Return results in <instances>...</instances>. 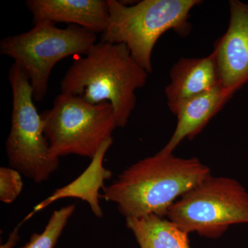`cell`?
I'll list each match as a JSON object with an SVG mask.
<instances>
[{
	"mask_svg": "<svg viewBox=\"0 0 248 248\" xmlns=\"http://www.w3.org/2000/svg\"><path fill=\"white\" fill-rule=\"evenodd\" d=\"M166 218L187 234L217 239L233 225L248 224V192L235 179L211 174L178 199Z\"/></svg>",
	"mask_w": 248,
	"mask_h": 248,
	"instance_id": "5",
	"label": "cell"
},
{
	"mask_svg": "<svg viewBox=\"0 0 248 248\" xmlns=\"http://www.w3.org/2000/svg\"><path fill=\"white\" fill-rule=\"evenodd\" d=\"M148 74L126 46L99 41L68 68L61 93L91 104L110 103L117 127L124 128L136 107L135 91L146 85Z\"/></svg>",
	"mask_w": 248,
	"mask_h": 248,
	"instance_id": "2",
	"label": "cell"
},
{
	"mask_svg": "<svg viewBox=\"0 0 248 248\" xmlns=\"http://www.w3.org/2000/svg\"><path fill=\"white\" fill-rule=\"evenodd\" d=\"M41 115L50 153L59 159L76 155L92 159L117 128L110 103L91 104L62 93Z\"/></svg>",
	"mask_w": 248,
	"mask_h": 248,
	"instance_id": "6",
	"label": "cell"
},
{
	"mask_svg": "<svg viewBox=\"0 0 248 248\" xmlns=\"http://www.w3.org/2000/svg\"><path fill=\"white\" fill-rule=\"evenodd\" d=\"M33 23H67L102 35L109 20L107 0H27Z\"/></svg>",
	"mask_w": 248,
	"mask_h": 248,
	"instance_id": "9",
	"label": "cell"
},
{
	"mask_svg": "<svg viewBox=\"0 0 248 248\" xmlns=\"http://www.w3.org/2000/svg\"><path fill=\"white\" fill-rule=\"evenodd\" d=\"M9 79L13 96L11 128L6 141L10 166L35 183L46 182L58 170L60 159L50 153L27 74L14 63Z\"/></svg>",
	"mask_w": 248,
	"mask_h": 248,
	"instance_id": "7",
	"label": "cell"
},
{
	"mask_svg": "<svg viewBox=\"0 0 248 248\" xmlns=\"http://www.w3.org/2000/svg\"><path fill=\"white\" fill-rule=\"evenodd\" d=\"M109 20L101 35L102 42L123 44L139 64L153 72L152 55L156 42L173 31L180 37L189 35L190 11L200 0H142L131 6L107 0Z\"/></svg>",
	"mask_w": 248,
	"mask_h": 248,
	"instance_id": "3",
	"label": "cell"
},
{
	"mask_svg": "<svg viewBox=\"0 0 248 248\" xmlns=\"http://www.w3.org/2000/svg\"><path fill=\"white\" fill-rule=\"evenodd\" d=\"M23 188L21 174L12 168L0 169V200L11 203L20 195Z\"/></svg>",
	"mask_w": 248,
	"mask_h": 248,
	"instance_id": "15",
	"label": "cell"
},
{
	"mask_svg": "<svg viewBox=\"0 0 248 248\" xmlns=\"http://www.w3.org/2000/svg\"><path fill=\"white\" fill-rule=\"evenodd\" d=\"M170 78L165 93L172 112L181 102L221 84L213 52L205 58L179 59L171 68Z\"/></svg>",
	"mask_w": 248,
	"mask_h": 248,
	"instance_id": "11",
	"label": "cell"
},
{
	"mask_svg": "<svg viewBox=\"0 0 248 248\" xmlns=\"http://www.w3.org/2000/svg\"><path fill=\"white\" fill-rule=\"evenodd\" d=\"M233 95L219 84L181 102L172 112L177 116V126L169 141L160 151L171 154L185 139L195 138Z\"/></svg>",
	"mask_w": 248,
	"mask_h": 248,
	"instance_id": "10",
	"label": "cell"
},
{
	"mask_svg": "<svg viewBox=\"0 0 248 248\" xmlns=\"http://www.w3.org/2000/svg\"><path fill=\"white\" fill-rule=\"evenodd\" d=\"M75 210L76 205H69L54 211L44 231L40 234H32L30 241L21 248H55Z\"/></svg>",
	"mask_w": 248,
	"mask_h": 248,
	"instance_id": "14",
	"label": "cell"
},
{
	"mask_svg": "<svg viewBox=\"0 0 248 248\" xmlns=\"http://www.w3.org/2000/svg\"><path fill=\"white\" fill-rule=\"evenodd\" d=\"M229 6L228 29L213 53L222 86L234 94L248 82V3L231 0Z\"/></svg>",
	"mask_w": 248,
	"mask_h": 248,
	"instance_id": "8",
	"label": "cell"
},
{
	"mask_svg": "<svg viewBox=\"0 0 248 248\" xmlns=\"http://www.w3.org/2000/svg\"><path fill=\"white\" fill-rule=\"evenodd\" d=\"M22 223H20V225H18L17 228H15L14 231L12 232L7 242L4 245L1 246V248H13L17 244L18 240H19V228L22 225Z\"/></svg>",
	"mask_w": 248,
	"mask_h": 248,
	"instance_id": "16",
	"label": "cell"
},
{
	"mask_svg": "<svg viewBox=\"0 0 248 248\" xmlns=\"http://www.w3.org/2000/svg\"><path fill=\"white\" fill-rule=\"evenodd\" d=\"M97 40V34L78 26L60 29L53 22L42 21L27 32L4 37L0 42V53L13 59L27 74L34 101L40 102L48 91L55 64L71 55H86Z\"/></svg>",
	"mask_w": 248,
	"mask_h": 248,
	"instance_id": "4",
	"label": "cell"
},
{
	"mask_svg": "<svg viewBox=\"0 0 248 248\" xmlns=\"http://www.w3.org/2000/svg\"><path fill=\"white\" fill-rule=\"evenodd\" d=\"M140 248H191L188 234L166 217L125 218Z\"/></svg>",
	"mask_w": 248,
	"mask_h": 248,
	"instance_id": "13",
	"label": "cell"
},
{
	"mask_svg": "<svg viewBox=\"0 0 248 248\" xmlns=\"http://www.w3.org/2000/svg\"><path fill=\"white\" fill-rule=\"evenodd\" d=\"M210 175V169L197 158L159 151L124 170L104 186L101 198L115 203L125 218L166 217L178 199Z\"/></svg>",
	"mask_w": 248,
	"mask_h": 248,
	"instance_id": "1",
	"label": "cell"
},
{
	"mask_svg": "<svg viewBox=\"0 0 248 248\" xmlns=\"http://www.w3.org/2000/svg\"><path fill=\"white\" fill-rule=\"evenodd\" d=\"M112 143V138L106 141L91 159L89 167L79 177L68 185L55 190L48 198L36 205L22 222L27 221L34 214L46 208L55 201L67 197L81 199L87 202L93 213L101 218L103 216V211L99 205V200L101 198L99 190L104 188L105 181L112 177V172L104 167L103 161Z\"/></svg>",
	"mask_w": 248,
	"mask_h": 248,
	"instance_id": "12",
	"label": "cell"
}]
</instances>
